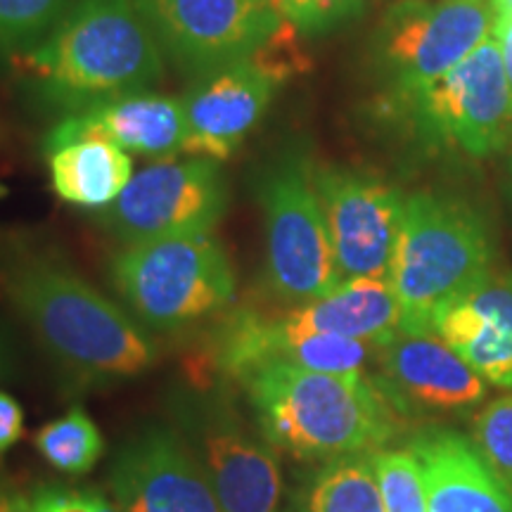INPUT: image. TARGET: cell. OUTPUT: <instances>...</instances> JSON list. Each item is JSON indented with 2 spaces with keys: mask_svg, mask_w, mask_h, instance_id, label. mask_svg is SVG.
Returning <instances> with one entry per match:
<instances>
[{
  "mask_svg": "<svg viewBox=\"0 0 512 512\" xmlns=\"http://www.w3.org/2000/svg\"><path fill=\"white\" fill-rule=\"evenodd\" d=\"M0 292L48 354L83 380H131L157 363L136 320L46 249L0 242Z\"/></svg>",
  "mask_w": 512,
  "mask_h": 512,
  "instance_id": "6da1fadb",
  "label": "cell"
},
{
  "mask_svg": "<svg viewBox=\"0 0 512 512\" xmlns=\"http://www.w3.org/2000/svg\"><path fill=\"white\" fill-rule=\"evenodd\" d=\"M266 444L299 460L375 453L401 430V401L370 375L268 363L240 380Z\"/></svg>",
  "mask_w": 512,
  "mask_h": 512,
  "instance_id": "7a4b0ae2",
  "label": "cell"
},
{
  "mask_svg": "<svg viewBox=\"0 0 512 512\" xmlns=\"http://www.w3.org/2000/svg\"><path fill=\"white\" fill-rule=\"evenodd\" d=\"M162 55L136 0H76L24 64L38 95L69 117L145 93L162 81Z\"/></svg>",
  "mask_w": 512,
  "mask_h": 512,
  "instance_id": "3957f363",
  "label": "cell"
},
{
  "mask_svg": "<svg viewBox=\"0 0 512 512\" xmlns=\"http://www.w3.org/2000/svg\"><path fill=\"white\" fill-rule=\"evenodd\" d=\"M489 226L456 197L413 192L403 204L389 283L401 309V335H437V320L491 273Z\"/></svg>",
  "mask_w": 512,
  "mask_h": 512,
  "instance_id": "277c9868",
  "label": "cell"
},
{
  "mask_svg": "<svg viewBox=\"0 0 512 512\" xmlns=\"http://www.w3.org/2000/svg\"><path fill=\"white\" fill-rule=\"evenodd\" d=\"M110 275L133 313L164 332L216 316L235 297L233 264L211 233L126 245Z\"/></svg>",
  "mask_w": 512,
  "mask_h": 512,
  "instance_id": "5b68a950",
  "label": "cell"
},
{
  "mask_svg": "<svg viewBox=\"0 0 512 512\" xmlns=\"http://www.w3.org/2000/svg\"><path fill=\"white\" fill-rule=\"evenodd\" d=\"M259 202L266 228V278L280 302L304 306L342 283L313 164L290 152L261 174Z\"/></svg>",
  "mask_w": 512,
  "mask_h": 512,
  "instance_id": "8992f818",
  "label": "cell"
},
{
  "mask_svg": "<svg viewBox=\"0 0 512 512\" xmlns=\"http://www.w3.org/2000/svg\"><path fill=\"white\" fill-rule=\"evenodd\" d=\"M494 24V0H399L377 31V62L406 98L456 69Z\"/></svg>",
  "mask_w": 512,
  "mask_h": 512,
  "instance_id": "52a82bcc",
  "label": "cell"
},
{
  "mask_svg": "<svg viewBox=\"0 0 512 512\" xmlns=\"http://www.w3.org/2000/svg\"><path fill=\"white\" fill-rule=\"evenodd\" d=\"M228 181L216 159L159 162L131 178L100 211L107 233L126 245L211 233L228 209Z\"/></svg>",
  "mask_w": 512,
  "mask_h": 512,
  "instance_id": "ba28073f",
  "label": "cell"
},
{
  "mask_svg": "<svg viewBox=\"0 0 512 512\" xmlns=\"http://www.w3.org/2000/svg\"><path fill=\"white\" fill-rule=\"evenodd\" d=\"M159 48L202 76L249 60L285 24L273 0H136Z\"/></svg>",
  "mask_w": 512,
  "mask_h": 512,
  "instance_id": "9c48e42d",
  "label": "cell"
},
{
  "mask_svg": "<svg viewBox=\"0 0 512 512\" xmlns=\"http://www.w3.org/2000/svg\"><path fill=\"white\" fill-rule=\"evenodd\" d=\"M401 100L427 136L458 145L467 155L489 157L508 143L512 95L494 34L456 69Z\"/></svg>",
  "mask_w": 512,
  "mask_h": 512,
  "instance_id": "30bf717a",
  "label": "cell"
},
{
  "mask_svg": "<svg viewBox=\"0 0 512 512\" xmlns=\"http://www.w3.org/2000/svg\"><path fill=\"white\" fill-rule=\"evenodd\" d=\"M342 278H389L406 197L382 178L339 166H313Z\"/></svg>",
  "mask_w": 512,
  "mask_h": 512,
  "instance_id": "8fae6325",
  "label": "cell"
},
{
  "mask_svg": "<svg viewBox=\"0 0 512 512\" xmlns=\"http://www.w3.org/2000/svg\"><path fill=\"white\" fill-rule=\"evenodd\" d=\"M110 486L121 512H221L200 460L169 430H145L128 441Z\"/></svg>",
  "mask_w": 512,
  "mask_h": 512,
  "instance_id": "7c38bea8",
  "label": "cell"
},
{
  "mask_svg": "<svg viewBox=\"0 0 512 512\" xmlns=\"http://www.w3.org/2000/svg\"><path fill=\"white\" fill-rule=\"evenodd\" d=\"M192 434L221 512H283V472L268 444L254 439L221 403L192 415Z\"/></svg>",
  "mask_w": 512,
  "mask_h": 512,
  "instance_id": "4fadbf2b",
  "label": "cell"
},
{
  "mask_svg": "<svg viewBox=\"0 0 512 512\" xmlns=\"http://www.w3.org/2000/svg\"><path fill=\"white\" fill-rule=\"evenodd\" d=\"M280 79L254 57L202 76L185 95V152L216 162L233 157L266 117Z\"/></svg>",
  "mask_w": 512,
  "mask_h": 512,
  "instance_id": "5bb4252c",
  "label": "cell"
},
{
  "mask_svg": "<svg viewBox=\"0 0 512 512\" xmlns=\"http://www.w3.org/2000/svg\"><path fill=\"white\" fill-rule=\"evenodd\" d=\"M86 138L110 140L126 152L166 162L185 152L188 143L185 100L145 91L102 102L86 112L64 117L48 133L43 147Z\"/></svg>",
  "mask_w": 512,
  "mask_h": 512,
  "instance_id": "9a60e30c",
  "label": "cell"
},
{
  "mask_svg": "<svg viewBox=\"0 0 512 512\" xmlns=\"http://www.w3.org/2000/svg\"><path fill=\"white\" fill-rule=\"evenodd\" d=\"M384 384L396 399L430 411H463L486 396V382L439 335H399L380 349Z\"/></svg>",
  "mask_w": 512,
  "mask_h": 512,
  "instance_id": "2e32d148",
  "label": "cell"
},
{
  "mask_svg": "<svg viewBox=\"0 0 512 512\" xmlns=\"http://www.w3.org/2000/svg\"><path fill=\"white\" fill-rule=\"evenodd\" d=\"M437 335L491 387H512V273H489L448 306Z\"/></svg>",
  "mask_w": 512,
  "mask_h": 512,
  "instance_id": "e0dca14e",
  "label": "cell"
},
{
  "mask_svg": "<svg viewBox=\"0 0 512 512\" xmlns=\"http://www.w3.org/2000/svg\"><path fill=\"white\" fill-rule=\"evenodd\" d=\"M408 451L420 463L430 512H512L508 489L463 434L422 432Z\"/></svg>",
  "mask_w": 512,
  "mask_h": 512,
  "instance_id": "ac0fdd59",
  "label": "cell"
},
{
  "mask_svg": "<svg viewBox=\"0 0 512 512\" xmlns=\"http://www.w3.org/2000/svg\"><path fill=\"white\" fill-rule=\"evenodd\" d=\"M280 325L292 335L323 332L384 349L401 335V309L389 278H349L316 302L294 306Z\"/></svg>",
  "mask_w": 512,
  "mask_h": 512,
  "instance_id": "d6986e66",
  "label": "cell"
},
{
  "mask_svg": "<svg viewBox=\"0 0 512 512\" xmlns=\"http://www.w3.org/2000/svg\"><path fill=\"white\" fill-rule=\"evenodd\" d=\"M57 197L83 209H107L133 178V159L102 138L43 147Z\"/></svg>",
  "mask_w": 512,
  "mask_h": 512,
  "instance_id": "ffe728a7",
  "label": "cell"
},
{
  "mask_svg": "<svg viewBox=\"0 0 512 512\" xmlns=\"http://www.w3.org/2000/svg\"><path fill=\"white\" fill-rule=\"evenodd\" d=\"M297 512H387L373 453L328 460L306 484Z\"/></svg>",
  "mask_w": 512,
  "mask_h": 512,
  "instance_id": "44dd1931",
  "label": "cell"
},
{
  "mask_svg": "<svg viewBox=\"0 0 512 512\" xmlns=\"http://www.w3.org/2000/svg\"><path fill=\"white\" fill-rule=\"evenodd\" d=\"M373 358H380V347L361 339L323 332L292 335L280 325V318H273L271 363H292L328 375H368L366 368Z\"/></svg>",
  "mask_w": 512,
  "mask_h": 512,
  "instance_id": "7402d4cb",
  "label": "cell"
},
{
  "mask_svg": "<svg viewBox=\"0 0 512 512\" xmlns=\"http://www.w3.org/2000/svg\"><path fill=\"white\" fill-rule=\"evenodd\" d=\"M34 444L43 460L62 475L81 477L105 456V439L83 408H72L36 432Z\"/></svg>",
  "mask_w": 512,
  "mask_h": 512,
  "instance_id": "603a6c76",
  "label": "cell"
},
{
  "mask_svg": "<svg viewBox=\"0 0 512 512\" xmlns=\"http://www.w3.org/2000/svg\"><path fill=\"white\" fill-rule=\"evenodd\" d=\"M76 0H0V53L27 55L50 36Z\"/></svg>",
  "mask_w": 512,
  "mask_h": 512,
  "instance_id": "cb8c5ba5",
  "label": "cell"
},
{
  "mask_svg": "<svg viewBox=\"0 0 512 512\" xmlns=\"http://www.w3.org/2000/svg\"><path fill=\"white\" fill-rule=\"evenodd\" d=\"M373 463L377 479H380L384 510L430 512L420 463L408 448H399V451L380 448V451L373 453Z\"/></svg>",
  "mask_w": 512,
  "mask_h": 512,
  "instance_id": "d4e9b609",
  "label": "cell"
},
{
  "mask_svg": "<svg viewBox=\"0 0 512 512\" xmlns=\"http://www.w3.org/2000/svg\"><path fill=\"white\" fill-rule=\"evenodd\" d=\"M472 444L512 496V394L491 401L477 413Z\"/></svg>",
  "mask_w": 512,
  "mask_h": 512,
  "instance_id": "484cf974",
  "label": "cell"
},
{
  "mask_svg": "<svg viewBox=\"0 0 512 512\" xmlns=\"http://www.w3.org/2000/svg\"><path fill=\"white\" fill-rule=\"evenodd\" d=\"M273 5L302 34H323L356 17L366 0H273Z\"/></svg>",
  "mask_w": 512,
  "mask_h": 512,
  "instance_id": "4316f807",
  "label": "cell"
},
{
  "mask_svg": "<svg viewBox=\"0 0 512 512\" xmlns=\"http://www.w3.org/2000/svg\"><path fill=\"white\" fill-rule=\"evenodd\" d=\"M29 501L31 512H121L117 503L107 501L98 491L67 486H43Z\"/></svg>",
  "mask_w": 512,
  "mask_h": 512,
  "instance_id": "83f0119b",
  "label": "cell"
},
{
  "mask_svg": "<svg viewBox=\"0 0 512 512\" xmlns=\"http://www.w3.org/2000/svg\"><path fill=\"white\" fill-rule=\"evenodd\" d=\"M24 437V411L15 396L0 392V456Z\"/></svg>",
  "mask_w": 512,
  "mask_h": 512,
  "instance_id": "f1b7e54d",
  "label": "cell"
},
{
  "mask_svg": "<svg viewBox=\"0 0 512 512\" xmlns=\"http://www.w3.org/2000/svg\"><path fill=\"white\" fill-rule=\"evenodd\" d=\"M494 36H496L498 46H501L505 76H508V86H510V95H512V22H496Z\"/></svg>",
  "mask_w": 512,
  "mask_h": 512,
  "instance_id": "f546056e",
  "label": "cell"
},
{
  "mask_svg": "<svg viewBox=\"0 0 512 512\" xmlns=\"http://www.w3.org/2000/svg\"><path fill=\"white\" fill-rule=\"evenodd\" d=\"M0 512H31V501L15 491L0 489Z\"/></svg>",
  "mask_w": 512,
  "mask_h": 512,
  "instance_id": "4dcf8cb0",
  "label": "cell"
},
{
  "mask_svg": "<svg viewBox=\"0 0 512 512\" xmlns=\"http://www.w3.org/2000/svg\"><path fill=\"white\" fill-rule=\"evenodd\" d=\"M10 373H12V354L8 347V339H5L3 332H0V382H3Z\"/></svg>",
  "mask_w": 512,
  "mask_h": 512,
  "instance_id": "1f68e13d",
  "label": "cell"
},
{
  "mask_svg": "<svg viewBox=\"0 0 512 512\" xmlns=\"http://www.w3.org/2000/svg\"><path fill=\"white\" fill-rule=\"evenodd\" d=\"M496 22H512V0H494Z\"/></svg>",
  "mask_w": 512,
  "mask_h": 512,
  "instance_id": "d6a6232c",
  "label": "cell"
}]
</instances>
